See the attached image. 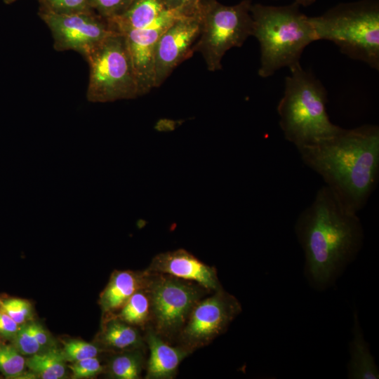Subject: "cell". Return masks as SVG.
<instances>
[{"label": "cell", "mask_w": 379, "mask_h": 379, "mask_svg": "<svg viewBox=\"0 0 379 379\" xmlns=\"http://www.w3.org/2000/svg\"><path fill=\"white\" fill-rule=\"evenodd\" d=\"M297 149L343 204L355 213L365 206L378 178V126L341 128L328 138Z\"/></svg>", "instance_id": "cell-1"}, {"label": "cell", "mask_w": 379, "mask_h": 379, "mask_svg": "<svg viewBox=\"0 0 379 379\" xmlns=\"http://www.w3.org/2000/svg\"><path fill=\"white\" fill-rule=\"evenodd\" d=\"M295 230L309 273L319 284L328 282L355 255L363 236L357 213L343 204L326 185L300 213Z\"/></svg>", "instance_id": "cell-2"}, {"label": "cell", "mask_w": 379, "mask_h": 379, "mask_svg": "<svg viewBox=\"0 0 379 379\" xmlns=\"http://www.w3.org/2000/svg\"><path fill=\"white\" fill-rule=\"evenodd\" d=\"M293 2L274 6L251 5L252 36L260 48L258 74L267 78L283 67L300 63L305 48L317 38L310 17L302 13Z\"/></svg>", "instance_id": "cell-3"}, {"label": "cell", "mask_w": 379, "mask_h": 379, "mask_svg": "<svg viewBox=\"0 0 379 379\" xmlns=\"http://www.w3.org/2000/svg\"><path fill=\"white\" fill-rule=\"evenodd\" d=\"M289 69L284 95L277 105L279 126L285 139L298 148L337 133L341 127L329 119L324 86L300 63Z\"/></svg>", "instance_id": "cell-4"}, {"label": "cell", "mask_w": 379, "mask_h": 379, "mask_svg": "<svg viewBox=\"0 0 379 379\" xmlns=\"http://www.w3.org/2000/svg\"><path fill=\"white\" fill-rule=\"evenodd\" d=\"M310 20L317 41H331L350 59L379 69L378 0L339 4Z\"/></svg>", "instance_id": "cell-5"}, {"label": "cell", "mask_w": 379, "mask_h": 379, "mask_svg": "<svg viewBox=\"0 0 379 379\" xmlns=\"http://www.w3.org/2000/svg\"><path fill=\"white\" fill-rule=\"evenodd\" d=\"M251 1L226 6L217 0H201L200 32L194 52L200 53L207 69H222V59L232 48L241 47L252 36Z\"/></svg>", "instance_id": "cell-6"}, {"label": "cell", "mask_w": 379, "mask_h": 379, "mask_svg": "<svg viewBox=\"0 0 379 379\" xmlns=\"http://www.w3.org/2000/svg\"><path fill=\"white\" fill-rule=\"evenodd\" d=\"M84 58L89 65V102H109L139 96L135 69L121 33L116 31Z\"/></svg>", "instance_id": "cell-7"}, {"label": "cell", "mask_w": 379, "mask_h": 379, "mask_svg": "<svg viewBox=\"0 0 379 379\" xmlns=\"http://www.w3.org/2000/svg\"><path fill=\"white\" fill-rule=\"evenodd\" d=\"M149 272L145 286L150 300L149 326L157 334L173 344L194 306L211 292L193 281L166 274Z\"/></svg>", "instance_id": "cell-8"}, {"label": "cell", "mask_w": 379, "mask_h": 379, "mask_svg": "<svg viewBox=\"0 0 379 379\" xmlns=\"http://www.w3.org/2000/svg\"><path fill=\"white\" fill-rule=\"evenodd\" d=\"M241 311V304L234 295L222 288L213 291L194 306L176 345L192 352L209 345L227 330Z\"/></svg>", "instance_id": "cell-9"}, {"label": "cell", "mask_w": 379, "mask_h": 379, "mask_svg": "<svg viewBox=\"0 0 379 379\" xmlns=\"http://www.w3.org/2000/svg\"><path fill=\"white\" fill-rule=\"evenodd\" d=\"M39 15L50 29L56 51H77L84 58L116 32L108 20L93 11L69 14L39 11Z\"/></svg>", "instance_id": "cell-10"}, {"label": "cell", "mask_w": 379, "mask_h": 379, "mask_svg": "<svg viewBox=\"0 0 379 379\" xmlns=\"http://www.w3.org/2000/svg\"><path fill=\"white\" fill-rule=\"evenodd\" d=\"M200 32L199 13L182 16L159 36L154 55V88L159 87L173 71L194 54Z\"/></svg>", "instance_id": "cell-11"}, {"label": "cell", "mask_w": 379, "mask_h": 379, "mask_svg": "<svg viewBox=\"0 0 379 379\" xmlns=\"http://www.w3.org/2000/svg\"><path fill=\"white\" fill-rule=\"evenodd\" d=\"M185 15H190L180 10H169L146 27L119 32L125 37L132 59L139 96L154 88V55L159 36L171 23Z\"/></svg>", "instance_id": "cell-12"}, {"label": "cell", "mask_w": 379, "mask_h": 379, "mask_svg": "<svg viewBox=\"0 0 379 379\" xmlns=\"http://www.w3.org/2000/svg\"><path fill=\"white\" fill-rule=\"evenodd\" d=\"M146 270L195 282L211 292L222 288L216 268L183 248L156 255Z\"/></svg>", "instance_id": "cell-13"}, {"label": "cell", "mask_w": 379, "mask_h": 379, "mask_svg": "<svg viewBox=\"0 0 379 379\" xmlns=\"http://www.w3.org/2000/svg\"><path fill=\"white\" fill-rule=\"evenodd\" d=\"M145 340L149 349L146 361V379H173L180 363L192 352L185 347L167 342L149 326H147Z\"/></svg>", "instance_id": "cell-14"}, {"label": "cell", "mask_w": 379, "mask_h": 379, "mask_svg": "<svg viewBox=\"0 0 379 379\" xmlns=\"http://www.w3.org/2000/svg\"><path fill=\"white\" fill-rule=\"evenodd\" d=\"M149 272L144 271H115L100 294V304L105 313L118 311L137 291L146 286Z\"/></svg>", "instance_id": "cell-15"}, {"label": "cell", "mask_w": 379, "mask_h": 379, "mask_svg": "<svg viewBox=\"0 0 379 379\" xmlns=\"http://www.w3.org/2000/svg\"><path fill=\"white\" fill-rule=\"evenodd\" d=\"M164 0H133L120 15L108 20L114 30L146 27L169 11Z\"/></svg>", "instance_id": "cell-16"}, {"label": "cell", "mask_w": 379, "mask_h": 379, "mask_svg": "<svg viewBox=\"0 0 379 379\" xmlns=\"http://www.w3.org/2000/svg\"><path fill=\"white\" fill-rule=\"evenodd\" d=\"M99 340L105 348L118 352L147 348L138 328L114 316L105 322Z\"/></svg>", "instance_id": "cell-17"}, {"label": "cell", "mask_w": 379, "mask_h": 379, "mask_svg": "<svg viewBox=\"0 0 379 379\" xmlns=\"http://www.w3.org/2000/svg\"><path fill=\"white\" fill-rule=\"evenodd\" d=\"M350 348V378L359 379L378 378V368L361 335L357 319H355L354 337Z\"/></svg>", "instance_id": "cell-18"}, {"label": "cell", "mask_w": 379, "mask_h": 379, "mask_svg": "<svg viewBox=\"0 0 379 379\" xmlns=\"http://www.w3.org/2000/svg\"><path fill=\"white\" fill-rule=\"evenodd\" d=\"M146 349L121 351L112 356L107 364L110 377L116 379H139L146 364Z\"/></svg>", "instance_id": "cell-19"}, {"label": "cell", "mask_w": 379, "mask_h": 379, "mask_svg": "<svg viewBox=\"0 0 379 379\" xmlns=\"http://www.w3.org/2000/svg\"><path fill=\"white\" fill-rule=\"evenodd\" d=\"M66 359L62 350L51 348L30 356L26 365L32 372L42 379H60L65 377Z\"/></svg>", "instance_id": "cell-20"}, {"label": "cell", "mask_w": 379, "mask_h": 379, "mask_svg": "<svg viewBox=\"0 0 379 379\" xmlns=\"http://www.w3.org/2000/svg\"><path fill=\"white\" fill-rule=\"evenodd\" d=\"M117 314H112L120 320L145 330L150 321V300L145 288L137 291L119 310Z\"/></svg>", "instance_id": "cell-21"}, {"label": "cell", "mask_w": 379, "mask_h": 379, "mask_svg": "<svg viewBox=\"0 0 379 379\" xmlns=\"http://www.w3.org/2000/svg\"><path fill=\"white\" fill-rule=\"evenodd\" d=\"M26 366V359L13 345L0 346V372L6 378H21Z\"/></svg>", "instance_id": "cell-22"}, {"label": "cell", "mask_w": 379, "mask_h": 379, "mask_svg": "<svg viewBox=\"0 0 379 379\" xmlns=\"http://www.w3.org/2000/svg\"><path fill=\"white\" fill-rule=\"evenodd\" d=\"M39 11L69 14L93 11L90 0H39Z\"/></svg>", "instance_id": "cell-23"}, {"label": "cell", "mask_w": 379, "mask_h": 379, "mask_svg": "<svg viewBox=\"0 0 379 379\" xmlns=\"http://www.w3.org/2000/svg\"><path fill=\"white\" fill-rule=\"evenodd\" d=\"M12 340L13 345L23 356L30 357L44 352L33 333L31 321L20 325L19 329Z\"/></svg>", "instance_id": "cell-24"}, {"label": "cell", "mask_w": 379, "mask_h": 379, "mask_svg": "<svg viewBox=\"0 0 379 379\" xmlns=\"http://www.w3.org/2000/svg\"><path fill=\"white\" fill-rule=\"evenodd\" d=\"M62 352L66 361L75 362L84 359L96 357L100 352V348L84 340H72L65 344Z\"/></svg>", "instance_id": "cell-25"}, {"label": "cell", "mask_w": 379, "mask_h": 379, "mask_svg": "<svg viewBox=\"0 0 379 379\" xmlns=\"http://www.w3.org/2000/svg\"><path fill=\"white\" fill-rule=\"evenodd\" d=\"M0 310L5 312L19 325L30 321L33 317L31 303L21 298H9L1 301Z\"/></svg>", "instance_id": "cell-26"}, {"label": "cell", "mask_w": 379, "mask_h": 379, "mask_svg": "<svg viewBox=\"0 0 379 379\" xmlns=\"http://www.w3.org/2000/svg\"><path fill=\"white\" fill-rule=\"evenodd\" d=\"M133 0H90L91 9L107 20L121 15Z\"/></svg>", "instance_id": "cell-27"}, {"label": "cell", "mask_w": 379, "mask_h": 379, "mask_svg": "<svg viewBox=\"0 0 379 379\" xmlns=\"http://www.w3.org/2000/svg\"><path fill=\"white\" fill-rule=\"evenodd\" d=\"M69 368L73 378H88L94 377L103 371V367L97 357L81 359L75 362Z\"/></svg>", "instance_id": "cell-28"}, {"label": "cell", "mask_w": 379, "mask_h": 379, "mask_svg": "<svg viewBox=\"0 0 379 379\" xmlns=\"http://www.w3.org/2000/svg\"><path fill=\"white\" fill-rule=\"evenodd\" d=\"M170 10H180L187 15H194L200 11L201 0H164Z\"/></svg>", "instance_id": "cell-29"}, {"label": "cell", "mask_w": 379, "mask_h": 379, "mask_svg": "<svg viewBox=\"0 0 379 379\" xmlns=\"http://www.w3.org/2000/svg\"><path fill=\"white\" fill-rule=\"evenodd\" d=\"M20 325L5 312L0 310V335L9 340L15 336Z\"/></svg>", "instance_id": "cell-30"}, {"label": "cell", "mask_w": 379, "mask_h": 379, "mask_svg": "<svg viewBox=\"0 0 379 379\" xmlns=\"http://www.w3.org/2000/svg\"><path fill=\"white\" fill-rule=\"evenodd\" d=\"M32 326L33 333L42 349L44 351L51 349L50 346L52 345V343L48 331L37 323L32 322Z\"/></svg>", "instance_id": "cell-31"}, {"label": "cell", "mask_w": 379, "mask_h": 379, "mask_svg": "<svg viewBox=\"0 0 379 379\" xmlns=\"http://www.w3.org/2000/svg\"><path fill=\"white\" fill-rule=\"evenodd\" d=\"M316 1V0H294V2L299 6H308L312 5Z\"/></svg>", "instance_id": "cell-32"}, {"label": "cell", "mask_w": 379, "mask_h": 379, "mask_svg": "<svg viewBox=\"0 0 379 379\" xmlns=\"http://www.w3.org/2000/svg\"><path fill=\"white\" fill-rule=\"evenodd\" d=\"M17 1L18 0H3L4 3L5 4H8V5L11 4H13V3H14V2Z\"/></svg>", "instance_id": "cell-33"}, {"label": "cell", "mask_w": 379, "mask_h": 379, "mask_svg": "<svg viewBox=\"0 0 379 379\" xmlns=\"http://www.w3.org/2000/svg\"><path fill=\"white\" fill-rule=\"evenodd\" d=\"M1 300H0V306H1Z\"/></svg>", "instance_id": "cell-34"}]
</instances>
